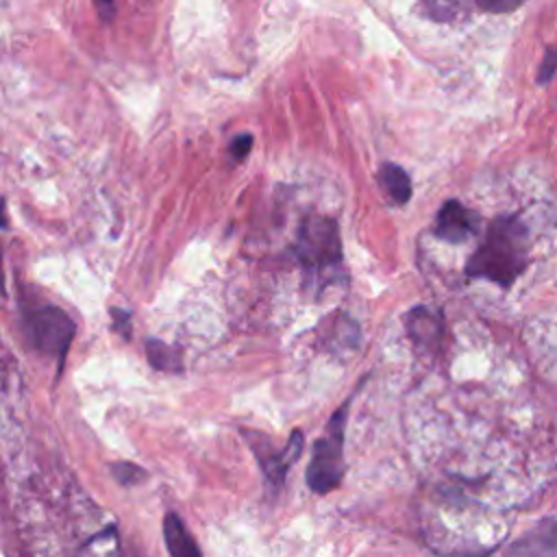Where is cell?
Wrapping results in <instances>:
<instances>
[{"mask_svg": "<svg viewBox=\"0 0 557 557\" xmlns=\"http://www.w3.org/2000/svg\"><path fill=\"white\" fill-rule=\"evenodd\" d=\"M529 261L527 228L516 218H496L483 244L466 263L468 276H479L509 287Z\"/></svg>", "mask_w": 557, "mask_h": 557, "instance_id": "6da1fadb", "label": "cell"}, {"mask_svg": "<svg viewBox=\"0 0 557 557\" xmlns=\"http://www.w3.org/2000/svg\"><path fill=\"white\" fill-rule=\"evenodd\" d=\"M350 398L344 400L339 409L333 411L331 420L326 422L324 435H320L313 444L311 459L307 466V485L315 494H329L335 487H339L344 479V435H346V420H348V407Z\"/></svg>", "mask_w": 557, "mask_h": 557, "instance_id": "7a4b0ae2", "label": "cell"}, {"mask_svg": "<svg viewBox=\"0 0 557 557\" xmlns=\"http://www.w3.org/2000/svg\"><path fill=\"white\" fill-rule=\"evenodd\" d=\"M294 252L309 274L333 272L342 261L339 228L333 218L311 215L298 226Z\"/></svg>", "mask_w": 557, "mask_h": 557, "instance_id": "3957f363", "label": "cell"}, {"mask_svg": "<svg viewBox=\"0 0 557 557\" xmlns=\"http://www.w3.org/2000/svg\"><path fill=\"white\" fill-rule=\"evenodd\" d=\"M242 435H244L246 444L250 446L252 455L257 457V463L263 472L268 487L278 492L285 483L287 470L298 461V457L302 453V433L296 429L281 450H276L274 442L265 433H259L252 429H242Z\"/></svg>", "mask_w": 557, "mask_h": 557, "instance_id": "277c9868", "label": "cell"}, {"mask_svg": "<svg viewBox=\"0 0 557 557\" xmlns=\"http://www.w3.org/2000/svg\"><path fill=\"white\" fill-rule=\"evenodd\" d=\"M26 331L37 350L63 357L74 337V322L59 307H41L28 313Z\"/></svg>", "mask_w": 557, "mask_h": 557, "instance_id": "5b68a950", "label": "cell"}, {"mask_svg": "<svg viewBox=\"0 0 557 557\" xmlns=\"http://www.w3.org/2000/svg\"><path fill=\"white\" fill-rule=\"evenodd\" d=\"M505 557H557V518H544L518 540H513Z\"/></svg>", "mask_w": 557, "mask_h": 557, "instance_id": "8992f818", "label": "cell"}, {"mask_svg": "<svg viewBox=\"0 0 557 557\" xmlns=\"http://www.w3.org/2000/svg\"><path fill=\"white\" fill-rule=\"evenodd\" d=\"M479 224H481V220L474 211L466 209L457 200H448V202L442 205V209L437 213L435 233L444 242L461 244V242H466V239H470L472 235L479 233Z\"/></svg>", "mask_w": 557, "mask_h": 557, "instance_id": "52a82bcc", "label": "cell"}, {"mask_svg": "<svg viewBox=\"0 0 557 557\" xmlns=\"http://www.w3.org/2000/svg\"><path fill=\"white\" fill-rule=\"evenodd\" d=\"M407 333L418 348L435 350L440 346L442 324L431 311H426L424 307H416L407 315Z\"/></svg>", "mask_w": 557, "mask_h": 557, "instance_id": "ba28073f", "label": "cell"}, {"mask_svg": "<svg viewBox=\"0 0 557 557\" xmlns=\"http://www.w3.org/2000/svg\"><path fill=\"white\" fill-rule=\"evenodd\" d=\"M163 540L170 557H202L194 535L187 531L185 522L174 511L165 513L163 518Z\"/></svg>", "mask_w": 557, "mask_h": 557, "instance_id": "9c48e42d", "label": "cell"}, {"mask_svg": "<svg viewBox=\"0 0 557 557\" xmlns=\"http://www.w3.org/2000/svg\"><path fill=\"white\" fill-rule=\"evenodd\" d=\"M379 183L387 198L396 205H405L411 198V183L407 172L396 163H383L379 170Z\"/></svg>", "mask_w": 557, "mask_h": 557, "instance_id": "30bf717a", "label": "cell"}, {"mask_svg": "<svg viewBox=\"0 0 557 557\" xmlns=\"http://www.w3.org/2000/svg\"><path fill=\"white\" fill-rule=\"evenodd\" d=\"M146 355H148V361L152 368L157 370H163V372H178L183 368V361H181V352L172 346H168L165 342L161 339H148L146 344Z\"/></svg>", "mask_w": 557, "mask_h": 557, "instance_id": "8fae6325", "label": "cell"}, {"mask_svg": "<svg viewBox=\"0 0 557 557\" xmlns=\"http://www.w3.org/2000/svg\"><path fill=\"white\" fill-rule=\"evenodd\" d=\"M466 0H422L424 13L435 22H450L459 15Z\"/></svg>", "mask_w": 557, "mask_h": 557, "instance_id": "7c38bea8", "label": "cell"}, {"mask_svg": "<svg viewBox=\"0 0 557 557\" xmlns=\"http://www.w3.org/2000/svg\"><path fill=\"white\" fill-rule=\"evenodd\" d=\"M111 472H113L115 481L122 483V485H133V483H137L139 479H144L141 468H137V466H133V463H126V461L115 463Z\"/></svg>", "mask_w": 557, "mask_h": 557, "instance_id": "4fadbf2b", "label": "cell"}, {"mask_svg": "<svg viewBox=\"0 0 557 557\" xmlns=\"http://www.w3.org/2000/svg\"><path fill=\"white\" fill-rule=\"evenodd\" d=\"M524 0H476V4L487 13H509L516 11Z\"/></svg>", "mask_w": 557, "mask_h": 557, "instance_id": "5bb4252c", "label": "cell"}, {"mask_svg": "<svg viewBox=\"0 0 557 557\" xmlns=\"http://www.w3.org/2000/svg\"><path fill=\"white\" fill-rule=\"evenodd\" d=\"M555 70H557V50L555 48H548L546 52H544V61H542V67H540V72H537V83H548L550 78H553V74H555Z\"/></svg>", "mask_w": 557, "mask_h": 557, "instance_id": "9a60e30c", "label": "cell"}, {"mask_svg": "<svg viewBox=\"0 0 557 557\" xmlns=\"http://www.w3.org/2000/svg\"><path fill=\"white\" fill-rule=\"evenodd\" d=\"M252 148V135H237L233 141H231V154L242 161Z\"/></svg>", "mask_w": 557, "mask_h": 557, "instance_id": "2e32d148", "label": "cell"}, {"mask_svg": "<svg viewBox=\"0 0 557 557\" xmlns=\"http://www.w3.org/2000/svg\"><path fill=\"white\" fill-rule=\"evenodd\" d=\"M91 2H94V7H96V11H98L102 22H111L113 20V15H115V2L113 0H91Z\"/></svg>", "mask_w": 557, "mask_h": 557, "instance_id": "e0dca14e", "label": "cell"}, {"mask_svg": "<svg viewBox=\"0 0 557 557\" xmlns=\"http://www.w3.org/2000/svg\"><path fill=\"white\" fill-rule=\"evenodd\" d=\"M113 320H115V329H117L120 333H124V337H128V335H131V315H128L126 311L115 309V311H113Z\"/></svg>", "mask_w": 557, "mask_h": 557, "instance_id": "ac0fdd59", "label": "cell"}, {"mask_svg": "<svg viewBox=\"0 0 557 557\" xmlns=\"http://www.w3.org/2000/svg\"><path fill=\"white\" fill-rule=\"evenodd\" d=\"M7 226V211H4V200L0 198V228Z\"/></svg>", "mask_w": 557, "mask_h": 557, "instance_id": "d6986e66", "label": "cell"}, {"mask_svg": "<svg viewBox=\"0 0 557 557\" xmlns=\"http://www.w3.org/2000/svg\"><path fill=\"white\" fill-rule=\"evenodd\" d=\"M0 294H4V274H2V257H0Z\"/></svg>", "mask_w": 557, "mask_h": 557, "instance_id": "ffe728a7", "label": "cell"}]
</instances>
